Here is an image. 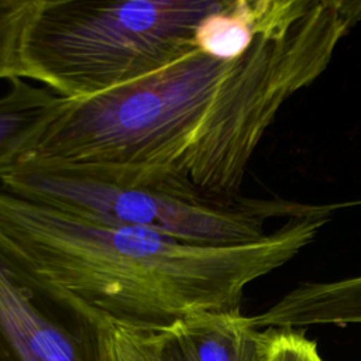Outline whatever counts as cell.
I'll list each match as a JSON object with an SVG mask.
<instances>
[{
  "label": "cell",
  "instance_id": "cell-1",
  "mask_svg": "<svg viewBox=\"0 0 361 361\" xmlns=\"http://www.w3.org/2000/svg\"><path fill=\"white\" fill-rule=\"evenodd\" d=\"M360 21L361 0H289L235 59L196 48L131 83L69 100L17 168L235 199L279 109L327 69Z\"/></svg>",
  "mask_w": 361,
  "mask_h": 361
},
{
  "label": "cell",
  "instance_id": "cell-2",
  "mask_svg": "<svg viewBox=\"0 0 361 361\" xmlns=\"http://www.w3.org/2000/svg\"><path fill=\"white\" fill-rule=\"evenodd\" d=\"M329 216L289 219L262 240L200 245L87 220L0 185V254L25 281L138 331L240 310L244 288L309 245Z\"/></svg>",
  "mask_w": 361,
  "mask_h": 361
},
{
  "label": "cell",
  "instance_id": "cell-3",
  "mask_svg": "<svg viewBox=\"0 0 361 361\" xmlns=\"http://www.w3.org/2000/svg\"><path fill=\"white\" fill-rule=\"evenodd\" d=\"M223 0H35L23 78L85 100L144 78L196 49L199 23Z\"/></svg>",
  "mask_w": 361,
  "mask_h": 361
},
{
  "label": "cell",
  "instance_id": "cell-4",
  "mask_svg": "<svg viewBox=\"0 0 361 361\" xmlns=\"http://www.w3.org/2000/svg\"><path fill=\"white\" fill-rule=\"evenodd\" d=\"M7 190L87 220L142 228L200 245L262 240L272 217L330 216L340 204L282 199H189L171 192L99 182L61 171L20 166L0 180Z\"/></svg>",
  "mask_w": 361,
  "mask_h": 361
},
{
  "label": "cell",
  "instance_id": "cell-5",
  "mask_svg": "<svg viewBox=\"0 0 361 361\" xmlns=\"http://www.w3.org/2000/svg\"><path fill=\"white\" fill-rule=\"evenodd\" d=\"M109 320L38 288L0 254V361H109Z\"/></svg>",
  "mask_w": 361,
  "mask_h": 361
},
{
  "label": "cell",
  "instance_id": "cell-6",
  "mask_svg": "<svg viewBox=\"0 0 361 361\" xmlns=\"http://www.w3.org/2000/svg\"><path fill=\"white\" fill-rule=\"evenodd\" d=\"M154 361H261L267 331L234 312H204L141 331Z\"/></svg>",
  "mask_w": 361,
  "mask_h": 361
},
{
  "label": "cell",
  "instance_id": "cell-7",
  "mask_svg": "<svg viewBox=\"0 0 361 361\" xmlns=\"http://www.w3.org/2000/svg\"><path fill=\"white\" fill-rule=\"evenodd\" d=\"M0 94V180L38 144L69 100L27 79H11Z\"/></svg>",
  "mask_w": 361,
  "mask_h": 361
},
{
  "label": "cell",
  "instance_id": "cell-8",
  "mask_svg": "<svg viewBox=\"0 0 361 361\" xmlns=\"http://www.w3.org/2000/svg\"><path fill=\"white\" fill-rule=\"evenodd\" d=\"M250 319L257 329L361 323V275L302 283Z\"/></svg>",
  "mask_w": 361,
  "mask_h": 361
},
{
  "label": "cell",
  "instance_id": "cell-9",
  "mask_svg": "<svg viewBox=\"0 0 361 361\" xmlns=\"http://www.w3.org/2000/svg\"><path fill=\"white\" fill-rule=\"evenodd\" d=\"M272 0H223L195 32L196 48L213 58L231 61L244 55L262 28Z\"/></svg>",
  "mask_w": 361,
  "mask_h": 361
},
{
  "label": "cell",
  "instance_id": "cell-10",
  "mask_svg": "<svg viewBox=\"0 0 361 361\" xmlns=\"http://www.w3.org/2000/svg\"><path fill=\"white\" fill-rule=\"evenodd\" d=\"M35 0H0V79L23 78L21 42Z\"/></svg>",
  "mask_w": 361,
  "mask_h": 361
},
{
  "label": "cell",
  "instance_id": "cell-11",
  "mask_svg": "<svg viewBox=\"0 0 361 361\" xmlns=\"http://www.w3.org/2000/svg\"><path fill=\"white\" fill-rule=\"evenodd\" d=\"M261 361H323L317 344L302 331L289 327H268Z\"/></svg>",
  "mask_w": 361,
  "mask_h": 361
},
{
  "label": "cell",
  "instance_id": "cell-12",
  "mask_svg": "<svg viewBox=\"0 0 361 361\" xmlns=\"http://www.w3.org/2000/svg\"><path fill=\"white\" fill-rule=\"evenodd\" d=\"M109 361H154L141 331L109 320Z\"/></svg>",
  "mask_w": 361,
  "mask_h": 361
}]
</instances>
